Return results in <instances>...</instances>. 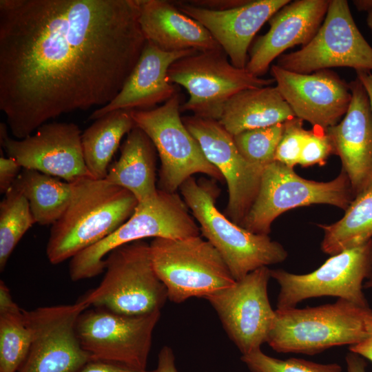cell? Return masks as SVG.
<instances>
[{
    "label": "cell",
    "mask_w": 372,
    "mask_h": 372,
    "mask_svg": "<svg viewBox=\"0 0 372 372\" xmlns=\"http://www.w3.org/2000/svg\"><path fill=\"white\" fill-rule=\"evenodd\" d=\"M138 0H1L0 110L18 139L103 107L145 45Z\"/></svg>",
    "instance_id": "6da1fadb"
},
{
    "label": "cell",
    "mask_w": 372,
    "mask_h": 372,
    "mask_svg": "<svg viewBox=\"0 0 372 372\" xmlns=\"http://www.w3.org/2000/svg\"><path fill=\"white\" fill-rule=\"evenodd\" d=\"M72 198L50 228L46 256L58 265L104 239L134 213L138 202L129 191L91 176L71 183Z\"/></svg>",
    "instance_id": "7a4b0ae2"
},
{
    "label": "cell",
    "mask_w": 372,
    "mask_h": 372,
    "mask_svg": "<svg viewBox=\"0 0 372 372\" xmlns=\"http://www.w3.org/2000/svg\"><path fill=\"white\" fill-rule=\"evenodd\" d=\"M179 190L199 224L200 231L219 252L236 281L258 268L282 262L287 258L282 245L269 235L248 231L217 209L220 189L214 180H197L192 176Z\"/></svg>",
    "instance_id": "3957f363"
},
{
    "label": "cell",
    "mask_w": 372,
    "mask_h": 372,
    "mask_svg": "<svg viewBox=\"0 0 372 372\" xmlns=\"http://www.w3.org/2000/svg\"><path fill=\"white\" fill-rule=\"evenodd\" d=\"M372 318L369 307L339 298L302 309H276L267 343L278 353L313 355L329 348L364 340Z\"/></svg>",
    "instance_id": "277c9868"
},
{
    "label": "cell",
    "mask_w": 372,
    "mask_h": 372,
    "mask_svg": "<svg viewBox=\"0 0 372 372\" xmlns=\"http://www.w3.org/2000/svg\"><path fill=\"white\" fill-rule=\"evenodd\" d=\"M104 271L100 284L79 298L89 308L138 316L161 311L168 299L167 289L154 270L149 244L145 240L112 250L105 258Z\"/></svg>",
    "instance_id": "5b68a950"
},
{
    "label": "cell",
    "mask_w": 372,
    "mask_h": 372,
    "mask_svg": "<svg viewBox=\"0 0 372 372\" xmlns=\"http://www.w3.org/2000/svg\"><path fill=\"white\" fill-rule=\"evenodd\" d=\"M199 235V226L183 197L158 189L155 196L139 202L132 216L113 233L73 256L69 276L76 282L99 275L105 270V258L112 250L138 240Z\"/></svg>",
    "instance_id": "8992f818"
},
{
    "label": "cell",
    "mask_w": 372,
    "mask_h": 372,
    "mask_svg": "<svg viewBox=\"0 0 372 372\" xmlns=\"http://www.w3.org/2000/svg\"><path fill=\"white\" fill-rule=\"evenodd\" d=\"M149 246L154 270L173 302L205 298L236 282L219 252L200 235L155 238Z\"/></svg>",
    "instance_id": "52a82bcc"
},
{
    "label": "cell",
    "mask_w": 372,
    "mask_h": 372,
    "mask_svg": "<svg viewBox=\"0 0 372 372\" xmlns=\"http://www.w3.org/2000/svg\"><path fill=\"white\" fill-rule=\"evenodd\" d=\"M354 196L344 170L333 180L318 182L299 176L283 163L273 161L262 172L257 196L241 227L269 235L273 221L286 211L314 204H327L346 210Z\"/></svg>",
    "instance_id": "ba28073f"
},
{
    "label": "cell",
    "mask_w": 372,
    "mask_h": 372,
    "mask_svg": "<svg viewBox=\"0 0 372 372\" xmlns=\"http://www.w3.org/2000/svg\"><path fill=\"white\" fill-rule=\"evenodd\" d=\"M167 75L170 83L182 85L189 95L180 112L216 121L237 93L275 83L273 78L258 77L235 67L223 49L197 52L178 59L171 65Z\"/></svg>",
    "instance_id": "9c48e42d"
},
{
    "label": "cell",
    "mask_w": 372,
    "mask_h": 372,
    "mask_svg": "<svg viewBox=\"0 0 372 372\" xmlns=\"http://www.w3.org/2000/svg\"><path fill=\"white\" fill-rule=\"evenodd\" d=\"M180 106L176 92L158 107L131 110L135 125L149 136L160 158L158 189L169 193L176 192L195 174L224 180L185 127L180 116Z\"/></svg>",
    "instance_id": "30bf717a"
},
{
    "label": "cell",
    "mask_w": 372,
    "mask_h": 372,
    "mask_svg": "<svg viewBox=\"0 0 372 372\" xmlns=\"http://www.w3.org/2000/svg\"><path fill=\"white\" fill-rule=\"evenodd\" d=\"M160 316L161 311L127 316L90 307L79 315L76 331L91 360L145 370Z\"/></svg>",
    "instance_id": "8fae6325"
},
{
    "label": "cell",
    "mask_w": 372,
    "mask_h": 372,
    "mask_svg": "<svg viewBox=\"0 0 372 372\" xmlns=\"http://www.w3.org/2000/svg\"><path fill=\"white\" fill-rule=\"evenodd\" d=\"M280 286L277 309L294 308L311 298L333 296L362 307H369L362 291L363 282L372 275V239L331 256L307 274L270 269Z\"/></svg>",
    "instance_id": "7c38bea8"
},
{
    "label": "cell",
    "mask_w": 372,
    "mask_h": 372,
    "mask_svg": "<svg viewBox=\"0 0 372 372\" xmlns=\"http://www.w3.org/2000/svg\"><path fill=\"white\" fill-rule=\"evenodd\" d=\"M276 65L300 74L337 67L372 72V47L357 27L348 1L330 0L313 38L300 50L280 56Z\"/></svg>",
    "instance_id": "4fadbf2b"
},
{
    "label": "cell",
    "mask_w": 372,
    "mask_h": 372,
    "mask_svg": "<svg viewBox=\"0 0 372 372\" xmlns=\"http://www.w3.org/2000/svg\"><path fill=\"white\" fill-rule=\"evenodd\" d=\"M87 308L78 300L73 304L25 310L32 342L18 372H79L91 360L76 331L79 315Z\"/></svg>",
    "instance_id": "5bb4252c"
},
{
    "label": "cell",
    "mask_w": 372,
    "mask_h": 372,
    "mask_svg": "<svg viewBox=\"0 0 372 372\" xmlns=\"http://www.w3.org/2000/svg\"><path fill=\"white\" fill-rule=\"evenodd\" d=\"M270 278V269L262 267L205 298L242 355L260 349L273 327L276 310L268 297Z\"/></svg>",
    "instance_id": "9a60e30c"
},
{
    "label": "cell",
    "mask_w": 372,
    "mask_h": 372,
    "mask_svg": "<svg viewBox=\"0 0 372 372\" xmlns=\"http://www.w3.org/2000/svg\"><path fill=\"white\" fill-rule=\"evenodd\" d=\"M182 119L207 159L225 180L229 194L225 216L240 226L257 196L265 168L240 154L234 136L218 121L194 115Z\"/></svg>",
    "instance_id": "2e32d148"
},
{
    "label": "cell",
    "mask_w": 372,
    "mask_h": 372,
    "mask_svg": "<svg viewBox=\"0 0 372 372\" xmlns=\"http://www.w3.org/2000/svg\"><path fill=\"white\" fill-rule=\"evenodd\" d=\"M7 130L8 125L1 123V146L23 169L37 170L68 183L91 176L84 161L82 133L76 124L45 123L34 134L19 140L8 136Z\"/></svg>",
    "instance_id": "e0dca14e"
},
{
    "label": "cell",
    "mask_w": 372,
    "mask_h": 372,
    "mask_svg": "<svg viewBox=\"0 0 372 372\" xmlns=\"http://www.w3.org/2000/svg\"><path fill=\"white\" fill-rule=\"evenodd\" d=\"M270 72L296 118L313 127L327 129L346 114L352 98L350 85L335 72L322 70L300 74L276 64L271 66Z\"/></svg>",
    "instance_id": "ac0fdd59"
},
{
    "label": "cell",
    "mask_w": 372,
    "mask_h": 372,
    "mask_svg": "<svg viewBox=\"0 0 372 372\" xmlns=\"http://www.w3.org/2000/svg\"><path fill=\"white\" fill-rule=\"evenodd\" d=\"M290 0H248L224 10H213L187 1L174 3L184 14L202 24L235 67L245 69L251 42L261 27Z\"/></svg>",
    "instance_id": "d6986e66"
},
{
    "label": "cell",
    "mask_w": 372,
    "mask_h": 372,
    "mask_svg": "<svg viewBox=\"0 0 372 372\" xmlns=\"http://www.w3.org/2000/svg\"><path fill=\"white\" fill-rule=\"evenodd\" d=\"M330 0H296L277 11L268 21L269 29L251 45L245 69L265 75L276 58L295 45L304 46L322 25Z\"/></svg>",
    "instance_id": "ffe728a7"
},
{
    "label": "cell",
    "mask_w": 372,
    "mask_h": 372,
    "mask_svg": "<svg viewBox=\"0 0 372 372\" xmlns=\"http://www.w3.org/2000/svg\"><path fill=\"white\" fill-rule=\"evenodd\" d=\"M349 85L352 98L349 109L327 132L355 198L372 185V116L368 96L360 80L356 77Z\"/></svg>",
    "instance_id": "44dd1931"
},
{
    "label": "cell",
    "mask_w": 372,
    "mask_h": 372,
    "mask_svg": "<svg viewBox=\"0 0 372 372\" xmlns=\"http://www.w3.org/2000/svg\"><path fill=\"white\" fill-rule=\"evenodd\" d=\"M197 52H165L146 41L137 63L119 93L108 104L96 109L89 118L95 121L118 110H151L166 102L176 93L168 79L169 67L178 59Z\"/></svg>",
    "instance_id": "7402d4cb"
},
{
    "label": "cell",
    "mask_w": 372,
    "mask_h": 372,
    "mask_svg": "<svg viewBox=\"0 0 372 372\" xmlns=\"http://www.w3.org/2000/svg\"><path fill=\"white\" fill-rule=\"evenodd\" d=\"M138 23L147 42L165 52L222 49L198 21L165 0H138Z\"/></svg>",
    "instance_id": "603a6c76"
},
{
    "label": "cell",
    "mask_w": 372,
    "mask_h": 372,
    "mask_svg": "<svg viewBox=\"0 0 372 372\" xmlns=\"http://www.w3.org/2000/svg\"><path fill=\"white\" fill-rule=\"evenodd\" d=\"M156 149L149 136L135 126L121 148L119 158L109 167L108 183L131 192L138 202L158 192L156 178Z\"/></svg>",
    "instance_id": "cb8c5ba5"
},
{
    "label": "cell",
    "mask_w": 372,
    "mask_h": 372,
    "mask_svg": "<svg viewBox=\"0 0 372 372\" xmlns=\"http://www.w3.org/2000/svg\"><path fill=\"white\" fill-rule=\"evenodd\" d=\"M296 117L277 87L242 90L225 104L218 121L231 135L284 123Z\"/></svg>",
    "instance_id": "d4e9b609"
},
{
    "label": "cell",
    "mask_w": 372,
    "mask_h": 372,
    "mask_svg": "<svg viewBox=\"0 0 372 372\" xmlns=\"http://www.w3.org/2000/svg\"><path fill=\"white\" fill-rule=\"evenodd\" d=\"M131 110L110 112L96 119L81 134L83 154L90 176L105 179L123 137L134 127Z\"/></svg>",
    "instance_id": "484cf974"
},
{
    "label": "cell",
    "mask_w": 372,
    "mask_h": 372,
    "mask_svg": "<svg viewBox=\"0 0 372 372\" xmlns=\"http://www.w3.org/2000/svg\"><path fill=\"white\" fill-rule=\"evenodd\" d=\"M28 201L36 223L52 225L70 204L72 185L37 170L23 169L14 181Z\"/></svg>",
    "instance_id": "4316f807"
},
{
    "label": "cell",
    "mask_w": 372,
    "mask_h": 372,
    "mask_svg": "<svg viewBox=\"0 0 372 372\" xmlns=\"http://www.w3.org/2000/svg\"><path fill=\"white\" fill-rule=\"evenodd\" d=\"M32 329L25 310L14 301L6 283L0 281V372H18L32 342Z\"/></svg>",
    "instance_id": "83f0119b"
},
{
    "label": "cell",
    "mask_w": 372,
    "mask_h": 372,
    "mask_svg": "<svg viewBox=\"0 0 372 372\" xmlns=\"http://www.w3.org/2000/svg\"><path fill=\"white\" fill-rule=\"evenodd\" d=\"M318 226L324 231L321 249L331 256L371 240L372 185L353 198L340 220Z\"/></svg>",
    "instance_id": "f1b7e54d"
},
{
    "label": "cell",
    "mask_w": 372,
    "mask_h": 372,
    "mask_svg": "<svg viewBox=\"0 0 372 372\" xmlns=\"http://www.w3.org/2000/svg\"><path fill=\"white\" fill-rule=\"evenodd\" d=\"M36 223L28 200L12 185L0 203V270L27 231Z\"/></svg>",
    "instance_id": "f546056e"
},
{
    "label": "cell",
    "mask_w": 372,
    "mask_h": 372,
    "mask_svg": "<svg viewBox=\"0 0 372 372\" xmlns=\"http://www.w3.org/2000/svg\"><path fill=\"white\" fill-rule=\"evenodd\" d=\"M284 129L285 122L242 132L234 136V140L239 152L247 161L265 168L274 161Z\"/></svg>",
    "instance_id": "4dcf8cb0"
},
{
    "label": "cell",
    "mask_w": 372,
    "mask_h": 372,
    "mask_svg": "<svg viewBox=\"0 0 372 372\" xmlns=\"http://www.w3.org/2000/svg\"><path fill=\"white\" fill-rule=\"evenodd\" d=\"M241 360L251 372H343L336 364H320L291 358L279 360L265 354L260 349L242 355Z\"/></svg>",
    "instance_id": "1f68e13d"
},
{
    "label": "cell",
    "mask_w": 372,
    "mask_h": 372,
    "mask_svg": "<svg viewBox=\"0 0 372 372\" xmlns=\"http://www.w3.org/2000/svg\"><path fill=\"white\" fill-rule=\"evenodd\" d=\"M307 130L303 121L294 117L285 122V129L277 147L274 161L293 168L298 165Z\"/></svg>",
    "instance_id": "d6a6232c"
},
{
    "label": "cell",
    "mask_w": 372,
    "mask_h": 372,
    "mask_svg": "<svg viewBox=\"0 0 372 372\" xmlns=\"http://www.w3.org/2000/svg\"><path fill=\"white\" fill-rule=\"evenodd\" d=\"M331 154H333V147L327 129L313 126L307 130L298 165L302 167L324 165Z\"/></svg>",
    "instance_id": "836d02e7"
},
{
    "label": "cell",
    "mask_w": 372,
    "mask_h": 372,
    "mask_svg": "<svg viewBox=\"0 0 372 372\" xmlns=\"http://www.w3.org/2000/svg\"><path fill=\"white\" fill-rule=\"evenodd\" d=\"M23 168L12 157H0V193L5 194L13 185Z\"/></svg>",
    "instance_id": "e575fe53"
},
{
    "label": "cell",
    "mask_w": 372,
    "mask_h": 372,
    "mask_svg": "<svg viewBox=\"0 0 372 372\" xmlns=\"http://www.w3.org/2000/svg\"><path fill=\"white\" fill-rule=\"evenodd\" d=\"M79 372H156V371L136 369L117 363L90 360Z\"/></svg>",
    "instance_id": "d590c367"
},
{
    "label": "cell",
    "mask_w": 372,
    "mask_h": 372,
    "mask_svg": "<svg viewBox=\"0 0 372 372\" xmlns=\"http://www.w3.org/2000/svg\"><path fill=\"white\" fill-rule=\"evenodd\" d=\"M248 0H194L189 3L213 10H224L242 6Z\"/></svg>",
    "instance_id": "8d00e7d4"
},
{
    "label": "cell",
    "mask_w": 372,
    "mask_h": 372,
    "mask_svg": "<svg viewBox=\"0 0 372 372\" xmlns=\"http://www.w3.org/2000/svg\"><path fill=\"white\" fill-rule=\"evenodd\" d=\"M155 371L156 372H178L174 354L170 347L164 346L159 351Z\"/></svg>",
    "instance_id": "74e56055"
},
{
    "label": "cell",
    "mask_w": 372,
    "mask_h": 372,
    "mask_svg": "<svg viewBox=\"0 0 372 372\" xmlns=\"http://www.w3.org/2000/svg\"><path fill=\"white\" fill-rule=\"evenodd\" d=\"M368 330V336L362 341L349 346V349L351 352L366 358L372 362V318L369 321Z\"/></svg>",
    "instance_id": "f35d334b"
},
{
    "label": "cell",
    "mask_w": 372,
    "mask_h": 372,
    "mask_svg": "<svg viewBox=\"0 0 372 372\" xmlns=\"http://www.w3.org/2000/svg\"><path fill=\"white\" fill-rule=\"evenodd\" d=\"M347 372H366V364L362 357L351 352L345 358Z\"/></svg>",
    "instance_id": "ab89813d"
},
{
    "label": "cell",
    "mask_w": 372,
    "mask_h": 372,
    "mask_svg": "<svg viewBox=\"0 0 372 372\" xmlns=\"http://www.w3.org/2000/svg\"><path fill=\"white\" fill-rule=\"evenodd\" d=\"M356 74L368 96L372 116V72L357 71Z\"/></svg>",
    "instance_id": "60d3db41"
},
{
    "label": "cell",
    "mask_w": 372,
    "mask_h": 372,
    "mask_svg": "<svg viewBox=\"0 0 372 372\" xmlns=\"http://www.w3.org/2000/svg\"><path fill=\"white\" fill-rule=\"evenodd\" d=\"M366 23L372 33V1L370 7L367 10Z\"/></svg>",
    "instance_id": "b9f144b4"
},
{
    "label": "cell",
    "mask_w": 372,
    "mask_h": 372,
    "mask_svg": "<svg viewBox=\"0 0 372 372\" xmlns=\"http://www.w3.org/2000/svg\"><path fill=\"white\" fill-rule=\"evenodd\" d=\"M364 288H371L372 287V275L369 278L367 279L366 282L363 285Z\"/></svg>",
    "instance_id": "7bdbcfd3"
}]
</instances>
